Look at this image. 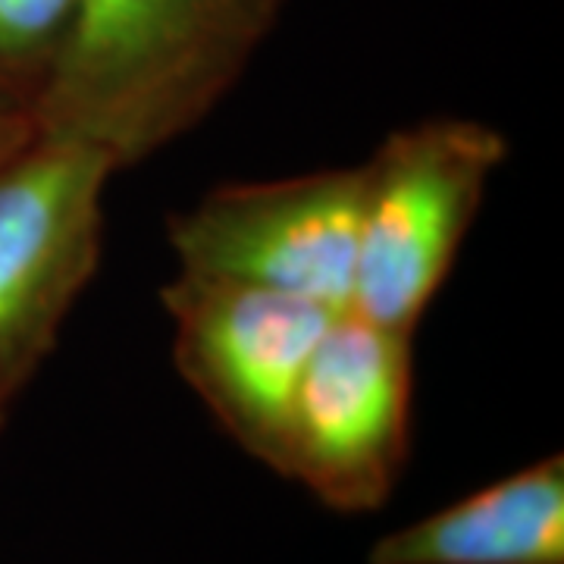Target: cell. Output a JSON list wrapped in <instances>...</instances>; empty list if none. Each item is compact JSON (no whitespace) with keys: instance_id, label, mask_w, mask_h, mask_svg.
<instances>
[{"instance_id":"obj_7","label":"cell","mask_w":564,"mask_h":564,"mask_svg":"<svg viewBox=\"0 0 564 564\" xmlns=\"http://www.w3.org/2000/svg\"><path fill=\"white\" fill-rule=\"evenodd\" d=\"M370 564H564V458L549 455L386 533Z\"/></svg>"},{"instance_id":"obj_6","label":"cell","mask_w":564,"mask_h":564,"mask_svg":"<svg viewBox=\"0 0 564 564\" xmlns=\"http://www.w3.org/2000/svg\"><path fill=\"white\" fill-rule=\"evenodd\" d=\"M361 163L226 182L170 217L185 273L263 285L345 311L355 282Z\"/></svg>"},{"instance_id":"obj_1","label":"cell","mask_w":564,"mask_h":564,"mask_svg":"<svg viewBox=\"0 0 564 564\" xmlns=\"http://www.w3.org/2000/svg\"><path fill=\"white\" fill-rule=\"evenodd\" d=\"M285 0H82L35 101L39 132L148 161L204 122L273 35Z\"/></svg>"},{"instance_id":"obj_8","label":"cell","mask_w":564,"mask_h":564,"mask_svg":"<svg viewBox=\"0 0 564 564\" xmlns=\"http://www.w3.org/2000/svg\"><path fill=\"white\" fill-rule=\"evenodd\" d=\"M82 0H0V107L35 117Z\"/></svg>"},{"instance_id":"obj_3","label":"cell","mask_w":564,"mask_h":564,"mask_svg":"<svg viewBox=\"0 0 564 564\" xmlns=\"http://www.w3.org/2000/svg\"><path fill=\"white\" fill-rule=\"evenodd\" d=\"M113 173L104 151L51 132L0 166V430L101 267Z\"/></svg>"},{"instance_id":"obj_4","label":"cell","mask_w":564,"mask_h":564,"mask_svg":"<svg viewBox=\"0 0 564 564\" xmlns=\"http://www.w3.org/2000/svg\"><path fill=\"white\" fill-rule=\"evenodd\" d=\"M411 339L345 307L304 367L280 474L333 511H373L402 477L414 395Z\"/></svg>"},{"instance_id":"obj_2","label":"cell","mask_w":564,"mask_h":564,"mask_svg":"<svg viewBox=\"0 0 564 564\" xmlns=\"http://www.w3.org/2000/svg\"><path fill=\"white\" fill-rule=\"evenodd\" d=\"M505 161V132L480 120L433 117L389 132L361 163L348 311L414 336Z\"/></svg>"},{"instance_id":"obj_9","label":"cell","mask_w":564,"mask_h":564,"mask_svg":"<svg viewBox=\"0 0 564 564\" xmlns=\"http://www.w3.org/2000/svg\"><path fill=\"white\" fill-rule=\"evenodd\" d=\"M39 135V122L32 113H22L13 107H0V166L20 154L29 141Z\"/></svg>"},{"instance_id":"obj_5","label":"cell","mask_w":564,"mask_h":564,"mask_svg":"<svg viewBox=\"0 0 564 564\" xmlns=\"http://www.w3.org/2000/svg\"><path fill=\"white\" fill-rule=\"evenodd\" d=\"M161 302L182 380L251 458L280 474L295 389L339 311L185 270L163 285Z\"/></svg>"}]
</instances>
